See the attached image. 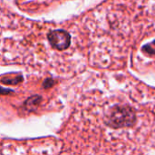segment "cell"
<instances>
[{"label": "cell", "mask_w": 155, "mask_h": 155, "mask_svg": "<svg viewBox=\"0 0 155 155\" xmlns=\"http://www.w3.org/2000/svg\"><path fill=\"white\" fill-rule=\"evenodd\" d=\"M134 109L128 106L117 105L110 111L107 116V124L114 128H124L132 126L135 121Z\"/></svg>", "instance_id": "6da1fadb"}, {"label": "cell", "mask_w": 155, "mask_h": 155, "mask_svg": "<svg viewBox=\"0 0 155 155\" xmlns=\"http://www.w3.org/2000/svg\"><path fill=\"white\" fill-rule=\"evenodd\" d=\"M48 40L51 45L57 50H66L70 46L71 36L64 30H54L48 34Z\"/></svg>", "instance_id": "7a4b0ae2"}, {"label": "cell", "mask_w": 155, "mask_h": 155, "mask_svg": "<svg viewBox=\"0 0 155 155\" xmlns=\"http://www.w3.org/2000/svg\"><path fill=\"white\" fill-rule=\"evenodd\" d=\"M143 50L145 52V53H148L149 54L153 55L154 54V46H153V42L151 43V44H148L146 45H144L143 47Z\"/></svg>", "instance_id": "3957f363"}]
</instances>
